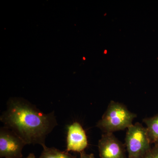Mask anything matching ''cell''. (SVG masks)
Masks as SVG:
<instances>
[{
  "instance_id": "10",
  "label": "cell",
  "mask_w": 158,
  "mask_h": 158,
  "mask_svg": "<svg viewBox=\"0 0 158 158\" xmlns=\"http://www.w3.org/2000/svg\"><path fill=\"white\" fill-rule=\"evenodd\" d=\"M79 158H95L93 154L87 153L85 151L80 153V157Z\"/></svg>"
},
{
  "instance_id": "7",
  "label": "cell",
  "mask_w": 158,
  "mask_h": 158,
  "mask_svg": "<svg viewBox=\"0 0 158 158\" xmlns=\"http://www.w3.org/2000/svg\"><path fill=\"white\" fill-rule=\"evenodd\" d=\"M143 122L147 126L146 129L151 143L158 144V114L144 118Z\"/></svg>"
},
{
  "instance_id": "9",
  "label": "cell",
  "mask_w": 158,
  "mask_h": 158,
  "mask_svg": "<svg viewBox=\"0 0 158 158\" xmlns=\"http://www.w3.org/2000/svg\"><path fill=\"white\" fill-rule=\"evenodd\" d=\"M143 158H158V144L152 147Z\"/></svg>"
},
{
  "instance_id": "8",
  "label": "cell",
  "mask_w": 158,
  "mask_h": 158,
  "mask_svg": "<svg viewBox=\"0 0 158 158\" xmlns=\"http://www.w3.org/2000/svg\"><path fill=\"white\" fill-rule=\"evenodd\" d=\"M39 158H77L66 151L62 152L55 148H48L46 145Z\"/></svg>"
},
{
  "instance_id": "1",
  "label": "cell",
  "mask_w": 158,
  "mask_h": 158,
  "mask_svg": "<svg viewBox=\"0 0 158 158\" xmlns=\"http://www.w3.org/2000/svg\"><path fill=\"white\" fill-rule=\"evenodd\" d=\"M4 127L14 132L27 144L45 145L47 136L57 123L54 112L46 114L24 99L13 98L0 117Z\"/></svg>"
},
{
  "instance_id": "4",
  "label": "cell",
  "mask_w": 158,
  "mask_h": 158,
  "mask_svg": "<svg viewBox=\"0 0 158 158\" xmlns=\"http://www.w3.org/2000/svg\"><path fill=\"white\" fill-rule=\"evenodd\" d=\"M24 141L11 130L6 127L0 129V157L22 158Z\"/></svg>"
},
{
  "instance_id": "2",
  "label": "cell",
  "mask_w": 158,
  "mask_h": 158,
  "mask_svg": "<svg viewBox=\"0 0 158 158\" xmlns=\"http://www.w3.org/2000/svg\"><path fill=\"white\" fill-rule=\"evenodd\" d=\"M136 117L123 104L111 101L96 126L104 133H113L130 127Z\"/></svg>"
},
{
  "instance_id": "6",
  "label": "cell",
  "mask_w": 158,
  "mask_h": 158,
  "mask_svg": "<svg viewBox=\"0 0 158 158\" xmlns=\"http://www.w3.org/2000/svg\"><path fill=\"white\" fill-rule=\"evenodd\" d=\"M88 146L87 135L81 124L75 122L69 126L65 151L81 153L84 151Z\"/></svg>"
},
{
  "instance_id": "3",
  "label": "cell",
  "mask_w": 158,
  "mask_h": 158,
  "mask_svg": "<svg viewBox=\"0 0 158 158\" xmlns=\"http://www.w3.org/2000/svg\"><path fill=\"white\" fill-rule=\"evenodd\" d=\"M146 128L136 123L127 128L124 145L127 158H143L152 148Z\"/></svg>"
},
{
  "instance_id": "11",
  "label": "cell",
  "mask_w": 158,
  "mask_h": 158,
  "mask_svg": "<svg viewBox=\"0 0 158 158\" xmlns=\"http://www.w3.org/2000/svg\"><path fill=\"white\" fill-rule=\"evenodd\" d=\"M26 158H37L35 157V155L33 153H31Z\"/></svg>"
},
{
  "instance_id": "5",
  "label": "cell",
  "mask_w": 158,
  "mask_h": 158,
  "mask_svg": "<svg viewBox=\"0 0 158 158\" xmlns=\"http://www.w3.org/2000/svg\"><path fill=\"white\" fill-rule=\"evenodd\" d=\"M125 146L113 133H104L98 141L100 158H127Z\"/></svg>"
}]
</instances>
